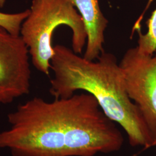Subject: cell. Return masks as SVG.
Returning <instances> with one entry per match:
<instances>
[{
	"label": "cell",
	"mask_w": 156,
	"mask_h": 156,
	"mask_svg": "<svg viewBox=\"0 0 156 156\" xmlns=\"http://www.w3.org/2000/svg\"><path fill=\"white\" fill-rule=\"evenodd\" d=\"M29 55L20 35H13L0 26V106L30 93Z\"/></svg>",
	"instance_id": "5"
},
{
	"label": "cell",
	"mask_w": 156,
	"mask_h": 156,
	"mask_svg": "<svg viewBox=\"0 0 156 156\" xmlns=\"http://www.w3.org/2000/svg\"><path fill=\"white\" fill-rule=\"evenodd\" d=\"M0 149L12 156H94L119 151L123 136L94 97L74 94L48 102L34 97L7 115Z\"/></svg>",
	"instance_id": "1"
},
{
	"label": "cell",
	"mask_w": 156,
	"mask_h": 156,
	"mask_svg": "<svg viewBox=\"0 0 156 156\" xmlns=\"http://www.w3.org/2000/svg\"><path fill=\"white\" fill-rule=\"evenodd\" d=\"M5 3V0H0V8H2Z\"/></svg>",
	"instance_id": "9"
},
{
	"label": "cell",
	"mask_w": 156,
	"mask_h": 156,
	"mask_svg": "<svg viewBox=\"0 0 156 156\" xmlns=\"http://www.w3.org/2000/svg\"><path fill=\"white\" fill-rule=\"evenodd\" d=\"M82 17L87 39L84 58L94 61L104 51L105 31L108 20L101 11L98 0H71Z\"/></svg>",
	"instance_id": "6"
},
{
	"label": "cell",
	"mask_w": 156,
	"mask_h": 156,
	"mask_svg": "<svg viewBox=\"0 0 156 156\" xmlns=\"http://www.w3.org/2000/svg\"><path fill=\"white\" fill-rule=\"evenodd\" d=\"M30 11L22 24L20 35L34 67L49 75L50 60L55 53L52 39L56 28L62 26L71 28L73 50L79 55L87 39L86 27L71 0H33Z\"/></svg>",
	"instance_id": "3"
},
{
	"label": "cell",
	"mask_w": 156,
	"mask_h": 156,
	"mask_svg": "<svg viewBox=\"0 0 156 156\" xmlns=\"http://www.w3.org/2000/svg\"><path fill=\"white\" fill-rule=\"evenodd\" d=\"M30 13V9L16 13L0 12V26L12 35L19 36L23 22L28 16Z\"/></svg>",
	"instance_id": "8"
},
{
	"label": "cell",
	"mask_w": 156,
	"mask_h": 156,
	"mask_svg": "<svg viewBox=\"0 0 156 156\" xmlns=\"http://www.w3.org/2000/svg\"><path fill=\"white\" fill-rule=\"evenodd\" d=\"M146 24L147 31L145 34L141 33L140 27L136 29L139 37L137 48L142 53L153 55L156 51V9L153 12Z\"/></svg>",
	"instance_id": "7"
},
{
	"label": "cell",
	"mask_w": 156,
	"mask_h": 156,
	"mask_svg": "<svg viewBox=\"0 0 156 156\" xmlns=\"http://www.w3.org/2000/svg\"><path fill=\"white\" fill-rule=\"evenodd\" d=\"M54 52L50 93L55 99L69 98L78 90L86 91L94 97L107 117L122 126L130 145L146 149L156 146L140 108L128 96L114 55L104 51L94 62L64 45L55 46Z\"/></svg>",
	"instance_id": "2"
},
{
	"label": "cell",
	"mask_w": 156,
	"mask_h": 156,
	"mask_svg": "<svg viewBox=\"0 0 156 156\" xmlns=\"http://www.w3.org/2000/svg\"><path fill=\"white\" fill-rule=\"evenodd\" d=\"M126 89L138 106L156 144V51L155 55L129 48L119 63Z\"/></svg>",
	"instance_id": "4"
},
{
	"label": "cell",
	"mask_w": 156,
	"mask_h": 156,
	"mask_svg": "<svg viewBox=\"0 0 156 156\" xmlns=\"http://www.w3.org/2000/svg\"><path fill=\"white\" fill-rule=\"evenodd\" d=\"M151 1H152V0H150V2H151Z\"/></svg>",
	"instance_id": "10"
}]
</instances>
